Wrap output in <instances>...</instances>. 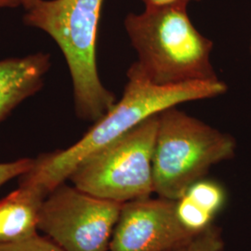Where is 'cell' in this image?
I'll list each match as a JSON object with an SVG mask.
<instances>
[{
	"mask_svg": "<svg viewBox=\"0 0 251 251\" xmlns=\"http://www.w3.org/2000/svg\"><path fill=\"white\" fill-rule=\"evenodd\" d=\"M176 213L180 224L193 234H198L213 225L215 216L196 205L186 196L176 200Z\"/></svg>",
	"mask_w": 251,
	"mask_h": 251,
	"instance_id": "cell-11",
	"label": "cell"
},
{
	"mask_svg": "<svg viewBox=\"0 0 251 251\" xmlns=\"http://www.w3.org/2000/svg\"><path fill=\"white\" fill-rule=\"evenodd\" d=\"M250 54H251V41H250Z\"/></svg>",
	"mask_w": 251,
	"mask_h": 251,
	"instance_id": "cell-18",
	"label": "cell"
},
{
	"mask_svg": "<svg viewBox=\"0 0 251 251\" xmlns=\"http://www.w3.org/2000/svg\"><path fill=\"white\" fill-rule=\"evenodd\" d=\"M36 159L21 158L15 161L0 163V187L10 179L22 177L33 170Z\"/></svg>",
	"mask_w": 251,
	"mask_h": 251,
	"instance_id": "cell-14",
	"label": "cell"
},
{
	"mask_svg": "<svg viewBox=\"0 0 251 251\" xmlns=\"http://www.w3.org/2000/svg\"><path fill=\"white\" fill-rule=\"evenodd\" d=\"M195 235L180 224L176 200L141 198L123 204L109 251H167Z\"/></svg>",
	"mask_w": 251,
	"mask_h": 251,
	"instance_id": "cell-7",
	"label": "cell"
},
{
	"mask_svg": "<svg viewBox=\"0 0 251 251\" xmlns=\"http://www.w3.org/2000/svg\"><path fill=\"white\" fill-rule=\"evenodd\" d=\"M138 54L136 67L155 86L219 80L210 61L213 42L193 25L185 6L145 9L125 19Z\"/></svg>",
	"mask_w": 251,
	"mask_h": 251,
	"instance_id": "cell-2",
	"label": "cell"
},
{
	"mask_svg": "<svg viewBox=\"0 0 251 251\" xmlns=\"http://www.w3.org/2000/svg\"><path fill=\"white\" fill-rule=\"evenodd\" d=\"M183 195L215 217L225 207L227 199L225 186L206 177L195 181Z\"/></svg>",
	"mask_w": 251,
	"mask_h": 251,
	"instance_id": "cell-10",
	"label": "cell"
},
{
	"mask_svg": "<svg viewBox=\"0 0 251 251\" xmlns=\"http://www.w3.org/2000/svg\"><path fill=\"white\" fill-rule=\"evenodd\" d=\"M103 0H39L24 23L50 36L62 50L72 78L75 111L96 122L117 102L100 79L97 36Z\"/></svg>",
	"mask_w": 251,
	"mask_h": 251,
	"instance_id": "cell-3",
	"label": "cell"
},
{
	"mask_svg": "<svg viewBox=\"0 0 251 251\" xmlns=\"http://www.w3.org/2000/svg\"><path fill=\"white\" fill-rule=\"evenodd\" d=\"M22 5L21 0H0V9L17 8Z\"/></svg>",
	"mask_w": 251,
	"mask_h": 251,
	"instance_id": "cell-16",
	"label": "cell"
},
{
	"mask_svg": "<svg viewBox=\"0 0 251 251\" xmlns=\"http://www.w3.org/2000/svg\"><path fill=\"white\" fill-rule=\"evenodd\" d=\"M123 204L63 182L44 199L38 230L64 251H109Z\"/></svg>",
	"mask_w": 251,
	"mask_h": 251,
	"instance_id": "cell-6",
	"label": "cell"
},
{
	"mask_svg": "<svg viewBox=\"0 0 251 251\" xmlns=\"http://www.w3.org/2000/svg\"><path fill=\"white\" fill-rule=\"evenodd\" d=\"M224 248L222 231L213 225L188 241L167 251H223Z\"/></svg>",
	"mask_w": 251,
	"mask_h": 251,
	"instance_id": "cell-12",
	"label": "cell"
},
{
	"mask_svg": "<svg viewBox=\"0 0 251 251\" xmlns=\"http://www.w3.org/2000/svg\"><path fill=\"white\" fill-rule=\"evenodd\" d=\"M39 0H21L22 6L25 9V10L32 9Z\"/></svg>",
	"mask_w": 251,
	"mask_h": 251,
	"instance_id": "cell-17",
	"label": "cell"
},
{
	"mask_svg": "<svg viewBox=\"0 0 251 251\" xmlns=\"http://www.w3.org/2000/svg\"><path fill=\"white\" fill-rule=\"evenodd\" d=\"M0 251H64L50 237L36 235L21 240L0 246Z\"/></svg>",
	"mask_w": 251,
	"mask_h": 251,
	"instance_id": "cell-13",
	"label": "cell"
},
{
	"mask_svg": "<svg viewBox=\"0 0 251 251\" xmlns=\"http://www.w3.org/2000/svg\"><path fill=\"white\" fill-rule=\"evenodd\" d=\"M158 114L82 162L69 177L73 185L119 203L151 197Z\"/></svg>",
	"mask_w": 251,
	"mask_h": 251,
	"instance_id": "cell-5",
	"label": "cell"
},
{
	"mask_svg": "<svg viewBox=\"0 0 251 251\" xmlns=\"http://www.w3.org/2000/svg\"><path fill=\"white\" fill-rule=\"evenodd\" d=\"M232 135L222 132L171 106L158 114L153 152L154 193L178 200L212 166L232 159L236 151Z\"/></svg>",
	"mask_w": 251,
	"mask_h": 251,
	"instance_id": "cell-4",
	"label": "cell"
},
{
	"mask_svg": "<svg viewBox=\"0 0 251 251\" xmlns=\"http://www.w3.org/2000/svg\"><path fill=\"white\" fill-rule=\"evenodd\" d=\"M50 67L51 57L45 52L0 59V113L9 105V100L25 101L36 95Z\"/></svg>",
	"mask_w": 251,
	"mask_h": 251,
	"instance_id": "cell-8",
	"label": "cell"
},
{
	"mask_svg": "<svg viewBox=\"0 0 251 251\" xmlns=\"http://www.w3.org/2000/svg\"><path fill=\"white\" fill-rule=\"evenodd\" d=\"M46 198L36 189L20 185L0 199V246L36 235L39 211Z\"/></svg>",
	"mask_w": 251,
	"mask_h": 251,
	"instance_id": "cell-9",
	"label": "cell"
},
{
	"mask_svg": "<svg viewBox=\"0 0 251 251\" xmlns=\"http://www.w3.org/2000/svg\"><path fill=\"white\" fill-rule=\"evenodd\" d=\"M122 98L94 122L88 132L72 146L40 154L33 170L22 176L20 185L38 190L47 197L65 182L82 162L139 125L146 118L178 104L215 98L228 90L224 81L194 82L158 87L131 64Z\"/></svg>",
	"mask_w": 251,
	"mask_h": 251,
	"instance_id": "cell-1",
	"label": "cell"
},
{
	"mask_svg": "<svg viewBox=\"0 0 251 251\" xmlns=\"http://www.w3.org/2000/svg\"><path fill=\"white\" fill-rule=\"evenodd\" d=\"M145 5V9L161 8L169 6H185L187 7L191 2H199L201 0H142Z\"/></svg>",
	"mask_w": 251,
	"mask_h": 251,
	"instance_id": "cell-15",
	"label": "cell"
}]
</instances>
